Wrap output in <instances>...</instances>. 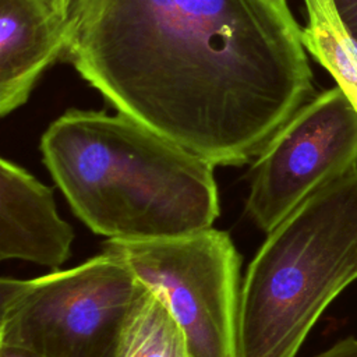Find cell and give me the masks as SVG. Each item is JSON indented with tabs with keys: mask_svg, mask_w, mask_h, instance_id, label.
I'll use <instances>...</instances> for the list:
<instances>
[{
	"mask_svg": "<svg viewBox=\"0 0 357 357\" xmlns=\"http://www.w3.org/2000/svg\"><path fill=\"white\" fill-rule=\"evenodd\" d=\"M73 227L57 212L53 188L8 159L0 160V259L57 271L71 257Z\"/></svg>",
	"mask_w": 357,
	"mask_h": 357,
	"instance_id": "52a82bcc",
	"label": "cell"
},
{
	"mask_svg": "<svg viewBox=\"0 0 357 357\" xmlns=\"http://www.w3.org/2000/svg\"><path fill=\"white\" fill-rule=\"evenodd\" d=\"M137 279L184 332L192 357H237L241 257L227 231L209 227L153 240H110Z\"/></svg>",
	"mask_w": 357,
	"mask_h": 357,
	"instance_id": "5b68a950",
	"label": "cell"
},
{
	"mask_svg": "<svg viewBox=\"0 0 357 357\" xmlns=\"http://www.w3.org/2000/svg\"><path fill=\"white\" fill-rule=\"evenodd\" d=\"M0 357H31L28 353L7 347V346H0Z\"/></svg>",
	"mask_w": 357,
	"mask_h": 357,
	"instance_id": "5bb4252c",
	"label": "cell"
},
{
	"mask_svg": "<svg viewBox=\"0 0 357 357\" xmlns=\"http://www.w3.org/2000/svg\"><path fill=\"white\" fill-rule=\"evenodd\" d=\"M287 0H79L64 53L116 110L216 166L317 92Z\"/></svg>",
	"mask_w": 357,
	"mask_h": 357,
	"instance_id": "6da1fadb",
	"label": "cell"
},
{
	"mask_svg": "<svg viewBox=\"0 0 357 357\" xmlns=\"http://www.w3.org/2000/svg\"><path fill=\"white\" fill-rule=\"evenodd\" d=\"M146 287L116 252L33 279L0 280V346L31 357H117Z\"/></svg>",
	"mask_w": 357,
	"mask_h": 357,
	"instance_id": "277c9868",
	"label": "cell"
},
{
	"mask_svg": "<svg viewBox=\"0 0 357 357\" xmlns=\"http://www.w3.org/2000/svg\"><path fill=\"white\" fill-rule=\"evenodd\" d=\"M335 4L343 21L357 38V0H335Z\"/></svg>",
	"mask_w": 357,
	"mask_h": 357,
	"instance_id": "7c38bea8",
	"label": "cell"
},
{
	"mask_svg": "<svg viewBox=\"0 0 357 357\" xmlns=\"http://www.w3.org/2000/svg\"><path fill=\"white\" fill-rule=\"evenodd\" d=\"M315 357H357V336H347Z\"/></svg>",
	"mask_w": 357,
	"mask_h": 357,
	"instance_id": "8fae6325",
	"label": "cell"
},
{
	"mask_svg": "<svg viewBox=\"0 0 357 357\" xmlns=\"http://www.w3.org/2000/svg\"><path fill=\"white\" fill-rule=\"evenodd\" d=\"M357 166V109L333 85L307 100L252 160L245 212L269 233L310 195Z\"/></svg>",
	"mask_w": 357,
	"mask_h": 357,
	"instance_id": "8992f818",
	"label": "cell"
},
{
	"mask_svg": "<svg viewBox=\"0 0 357 357\" xmlns=\"http://www.w3.org/2000/svg\"><path fill=\"white\" fill-rule=\"evenodd\" d=\"M357 280V166L275 229L241 282L237 357H296L329 304Z\"/></svg>",
	"mask_w": 357,
	"mask_h": 357,
	"instance_id": "3957f363",
	"label": "cell"
},
{
	"mask_svg": "<svg viewBox=\"0 0 357 357\" xmlns=\"http://www.w3.org/2000/svg\"><path fill=\"white\" fill-rule=\"evenodd\" d=\"M39 149L73 212L110 240L185 236L220 213L215 166L120 112L68 109Z\"/></svg>",
	"mask_w": 357,
	"mask_h": 357,
	"instance_id": "7a4b0ae2",
	"label": "cell"
},
{
	"mask_svg": "<svg viewBox=\"0 0 357 357\" xmlns=\"http://www.w3.org/2000/svg\"><path fill=\"white\" fill-rule=\"evenodd\" d=\"M301 40L357 109V38L343 21L335 0H303Z\"/></svg>",
	"mask_w": 357,
	"mask_h": 357,
	"instance_id": "9c48e42d",
	"label": "cell"
},
{
	"mask_svg": "<svg viewBox=\"0 0 357 357\" xmlns=\"http://www.w3.org/2000/svg\"><path fill=\"white\" fill-rule=\"evenodd\" d=\"M70 20L39 0H0V116L26 103L47 67L64 56Z\"/></svg>",
	"mask_w": 357,
	"mask_h": 357,
	"instance_id": "ba28073f",
	"label": "cell"
},
{
	"mask_svg": "<svg viewBox=\"0 0 357 357\" xmlns=\"http://www.w3.org/2000/svg\"><path fill=\"white\" fill-rule=\"evenodd\" d=\"M50 13L70 20L75 6L78 4L79 0H39Z\"/></svg>",
	"mask_w": 357,
	"mask_h": 357,
	"instance_id": "4fadbf2b",
	"label": "cell"
},
{
	"mask_svg": "<svg viewBox=\"0 0 357 357\" xmlns=\"http://www.w3.org/2000/svg\"><path fill=\"white\" fill-rule=\"evenodd\" d=\"M117 357H192L184 332L165 303L146 289L124 333Z\"/></svg>",
	"mask_w": 357,
	"mask_h": 357,
	"instance_id": "30bf717a",
	"label": "cell"
}]
</instances>
